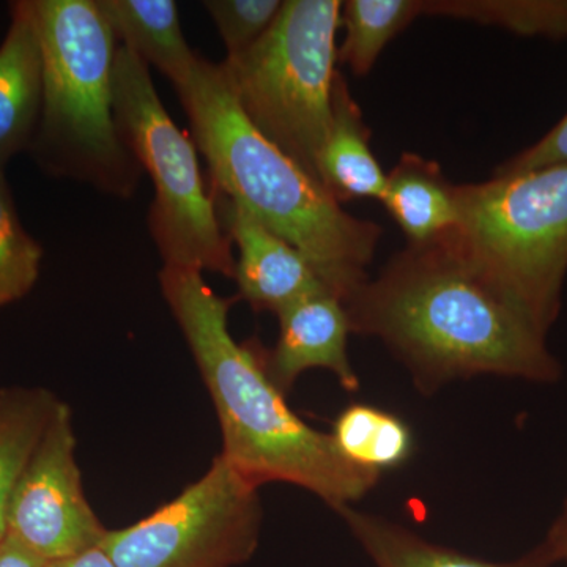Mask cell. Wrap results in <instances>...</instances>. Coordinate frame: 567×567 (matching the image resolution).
I'll return each instance as SVG.
<instances>
[{
	"label": "cell",
	"mask_w": 567,
	"mask_h": 567,
	"mask_svg": "<svg viewBox=\"0 0 567 567\" xmlns=\"http://www.w3.org/2000/svg\"><path fill=\"white\" fill-rule=\"evenodd\" d=\"M380 200L409 245L431 244L457 223L456 185L446 181L439 163L416 153H404L386 174Z\"/></svg>",
	"instance_id": "5bb4252c"
},
{
	"label": "cell",
	"mask_w": 567,
	"mask_h": 567,
	"mask_svg": "<svg viewBox=\"0 0 567 567\" xmlns=\"http://www.w3.org/2000/svg\"><path fill=\"white\" fill-rule=\"evenodd\" d=\"M41 259L43 248L22 226L6 171H0V308L31 292Z\"/></svg>",
	"instance_id": "44dd1931"
},
{
	"label": "cell",
	"mask_w": 567,
	"mask_h": 567,
	"mask_svg": "<svg viewBox=\"0 0 567 567\" xmlns=\"http://www.w3.org/2000/svg\"><path fill=\"white\" fill-rule=\"evenodd\" d=\"M539 547L543 548L551 566L557 563H567V498L561 513L548 529L546 539L539 544Z\"/></svg>",
	"instance_id": "cb8c5ba5"
},
{
	"label": "cell",
	"mask_w": 567,
	"mask_h": 567,
	"mask_svg": "<svg viewBox=\"0 0 567 567\" xmlns=\"http://www.w3.org/2000/svg\"><path fill=\"white\" fill-rule=\"evenodd\" d=\"M159 286L215 405L219 454L238 473L257 487L289 483L306 488L336 513L379 484L380 473L350 464L330 434L290 409L265 371L262 353L230 334V301L203 274L163 267Z\"/></svg>",
	"instance_id": "7a4b0ae2"
},
{
	"label": "cell",
	"mask_w": 567,
	"mask_h": 567,
	"mask_svg": "<svg viewBox=\"0 0 567 567\" xmlns=\"http://www.w3.org/2000/svg\"><path fill=\"white\" fill-rule=\"evenodd\" d=\"M112 91L122 140L155 185L148 227L164 267L234 278L233 240L205 188L193 141L167 114L147 63L128 48L118 47Z\"/></svg>",
	"instance_id": "52a82bcc"
},
{
	"label": "cell",
	"mask_w": 567,
	"mask_h": 567,
	"mask_svg": "<svg viewBox=\"0 0 567 567\" xmlns=\"http://www.w3.org/2000/svg\"><path fill=\"white\" fill-rule=\"evenodd\" d=\"M341 10L338 0H287L262 39L221 63L246 117L317 181L333 118Z\"/></svg>",
	"instance_id": "8992f818"
},
{
	"label": "cell",
	"mask_w": 567,
	"mask_h": 567,
	"mask_svg": "<svg viewBox=\"0 0 567 567\" xmlns=\"http://www.w3.org/2000/svg\"><path fill=\"white\" fill-rule=\"evenodd\" d=\"M44 71L32 0L10 6L0 43V171L35 140L43 107Z\"/></svg>",
	"instance_id": "7c38bea8"
},
{
	"label": "cell",
	"mask_w": 567,
	"mask_h": 567,
	"mask_svg": "<svg viewBox=\"0 0 567 567\" xmlns=\"http://www.w3.org/2000/svg\"><path fill=\"white\" fill-rule=\"evenodd\" d=\"M339 514L377 567H551L539 546L516 561H484L453 548L435 546L409 529L385 518L360 513L352 506L344 507Z\"/></svg>",
	"instance_id": "2e32d148"
},
{
	"label": "cell",
	"mask_w": 567,
	"mask_h": 567,
	"mask_svg": "<svg viewBox=\"0 0 567 567\" xmlns=\"http://www.w3.org/2000/svg\"><path fill=\"white\" fill-rule=\"evenodd\" d=\"M76 450L73 412L61 401L7 511V535L47 563L99 547L107 532L85 496Z\"/></svg>",
	"instance_id": "9c48e42d"
},
{
	"label": "cell",
	"mask_w": 567,
	"mask_h": 567,
	"mask_svg": "<svg viewBox=\"0 0 567 567\" xmlns=\"http://www.w3.org/2000/svg\"><path fill=\"white\" fill-rule=\"evenodd\" d=\"M282 3L279 0H207L204 7L230 59L244 54L270 31Z\"/></svg>",
	"instance_id": "7402d4cb"
},
{
	"label": "cell",
	"mask_w": 567,
	"mask_h": 567,
	"mask_svg": "<svg viewBox=\"0 0 567 567\" xmlns=\"http://www.w3.org/2000/svg\"><path fill=\"white\" fill-rule=\"evenodd\" d=\"M115 39L137 58L155 66L174 85L192 73L199 55L183 37L173 0H96Z\"/></svg>",
	"instance_id": "9a60e30c"
},
{
	"label": "cell",
	"mask_w": 567,
	"mask_h": 567,
	"mask_svg": "<svg viewBox=\"0 0 567 567\" xmlns=\"http://www.w3.org/2000/svg\"><path fill=\"white\" fill-rule=\"evenodd\" d=\"M218 215L230 240L238 246L234 278L240 298L256 311L278 315L286 306L328 292L303 254L262 226L233 200L215 194Z\"/></svg>",
	"instance_id": "8fae6325"
},
{
	"label": "cell",
	"mask_w": 567,
	"mask_h": 567,
	"mask_svg": "<svg viewBox=\"0 0 567 567\" xmlns=\"http://www.w3.org/2000/svg\"><path fill=\"white\" fill-rule=\"evenodd\" d=\"M47 567H117L114 561L107 557L102 547L91 548L73 557L58 559V561L48 563Z\"/></svg>",
	"instance_id": "484cf974"
},
{
	"label": "cell",
	"mask_w": 567,
	"mask_h": 567,
	"mask_svg": "<svg viewBox=\"0 0 567 567\" xmlns=\"http://www.w3.org/2000/svg\"><path fill=\"white\" fill-rule=\"evenodd\" d=\"M279 338L275 349L262 354L265 371L282 394L309 369H328L346 391L360 390L350 364L347 341L352 333L346 305L330 292L301 298L278 312Z\"/></svg>",
	"instance_id": "30bf717a"
},
{
	"label": "cell",
	"mask_w": 567,
	"mask_h": 567,
	"mask_svg": "<svg viewBox=\"0 0 567 567\" xmlns=\"http://www.w3.org/2000/svg\"><path fill=\"white\" fill-rule=\"evenodd\" d=\"M346 308L352 333L380 339L425 394L476 375L536 383L561 377L547 334L447 234L406 246Z\"/></svg>",
	"instance_id": "6da1fadb"
},
{
	"label": "cell",
	"mask_w": 567,
	"mask_h": 567,
	"mask_svg": "<svg viewBox=\"0 0 567 567\" xmlns=\"http://www.w3.org/2000/svg\"><path fill=\"white\" fill-rule=\"evenodd\" d=\"M454 244L540 331L567 276V163L456 185Z\"/></svg>",
	"instance_id": "5b68a950"
},
{
	"label": "cell",
	"mask_w": 567,
	"mask_h": 567,
	"mask_svg": "<svg viewBox=\"0 0 567 567\" xmlns=\"http://www.w3.org/2000/svg\"><path fill=\"white\" fill-rule=\"evenodd\" d=\"M48 563L33 554L20 540L6 535L0 539V567H47Z\"/></svg>",
	"instance_id": "d4e9b609"
},
{
	"label": "cell",
	"mask_w": 567,
	"mask_h": 567,
	"mask_svg": "<svg viewBox=\"0 0 567 567\" xmlns=\"http://www.w3.org/2000/svg\"><path fill=\"white\" fill-rule=\"evenodd\" d=\"M218 196L303 254L342 303L369 279L382 227L350 215L292 156L246 117L221 63L197 59L174 85Z\"/></svg>",
	"instance_id": "3957f363"
},
{
	"label": "cell",
	"mask_w": 567,
	"mask_h": 567,
	"mask_svg": "<svg viewBox=\"0 0 567 567\" xmlns=\"http://www.w3.org/2000/svg\"><path fill=\"white\" fill-rule=\"evenodd\" d=\"M423 14L496 25L522 37L567 39V0H429Z\"/></svg>",
	"instance_id": "ffe728a7"
},
{
	"label": "cell",
	"mask_w": 567,
	"mask_h": 567,
	"mask_svg": "<svg viewBox=\"0 0 567 567\" xmlns=\"http://www.w3.org/2000/svg\"><path fill=\"white\" fill-rule=\"evenodd\" d=\"M423 14L421 0H349L342 3L341 25L346 37L338 61L357 76H365L394 37Z\"/></svg>",
	"instance_id": "d6986e66"
},
{
	"label": "cell",
	"mask_w": 567,
	"mask_h": 567,
	"mask_svg": "<svg viewBox=\"0 0 567 567\" xmlns=\"http://www.w3.org/2000/svg\"><path fill=\"white\" fill-rule=\"evenodd\" d=\"M371 132L360 106L338 73L333 89V118L319 156V181L339 204L382 199L386 174L371 151Z\"/></svg>",
	"instance_id": "4fadbf2b"
},
{
	"label": "cell",
	"mask_w": 567,
	"mask_h": 567,
	"mask_svg": "<svg viewBox=\"0 0 567 567\" xmlns=\"http://www.w3.org/2000/svg\"><path fill=\"white\" fill-rule=\"evenodd\" d=\"M59 402L47 388H0V539L7 535L11 495Z\"/></svg>",
	"instance_id": "e0dca14e"
},
{
	"label": "cell",
	"mask_w": 567,
	"mask_h": 567,
	"mask_svg": "<svg viewBox=\"0 0 567 567\" xmlns=\"http://www.w3.org/2000/svg\"><path fill=\"white\" fill-rule=\"evenodd\" d=\"M336 447L350 464L382 475L398 468L415 450L412 429L401 417L379 406H346L330 432Z\"/></svg>",
	"instance_id": "ac0fdd59"
},
{
	"label": "cell",
	"mask_w": 567,
	"mask_h": 567,
	"mask_svg": "<svg viewBox=\"0 0 567 567\" xmlns=\"http://www.w3.org/2000/svg\"><path fill=\"white\" fill-rule=\"evenodd\" d=\"M259 488L218 454L199 480L147 517L107 529L100 547L117 567H237L256 554Z\"/></svg>",
	"instance_id": "ba28073f"
},
{
	"label": "cell",
	"mask_w": 567,
	"mask_h": 567,
	"mask_svg": "<svg viewBox=\"0 0 567 567\" xmlns=\"http://www.w3.org/2000/svg\"><path fill=\"white\" fill-rule=\"evenodd\" d=\"M44 91L31 152L44 173L130 197L142 167L114 114L117 39L96 0H32Z\"/></svg>",
	"instance_id": "277c9868"
},
{
	"label": "cell",
	"mask_w": 567,
	"mask_h": 567,
	"mask_svg": "<svg viewBox=\"0 0 567 567\" xmlns=\"http://www.w3.org/2000/svg\"><path fill=\"white\" fill-rule=\"evenodd\" d=\"M563 163H567V114L539 141L503 163L495 175L524 173Z\"/></svg>",
	"instance_id": "603a6c76"
}]
</instances>
